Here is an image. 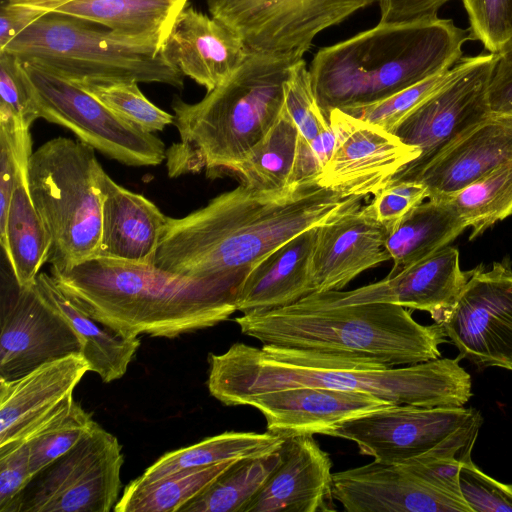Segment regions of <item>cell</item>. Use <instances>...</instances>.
<instances>
[{
    "label": "cell",
    "instance_id": "6da1fadb",
    "mask_svg": "<svg viewBox=\"0 0 512 512\" xmlns=\"http://www.w3.org/2000/svg\"><path fill=\"white\" fill-rule=\"evenodd\" d=\"M359 200L318 183L279 191L242 183L184 217H168L154 266L196 279L250 271L290 239Z\"/></svg>",
    "mask_w": 512,
    "mask_h": 512
},
{
    "label": "cell",
    "instance_id": "7a4b0ae2",
    "mask_svg": "<svg viewBox=\"0 0 512 512\" xmlns=\"http://www.w3.org/2000/svg\"><path fill=\"white\" fill-rule=\"evenodd\" d=\"M207 386L227 406L250 395L315 387L370 394L393 405L461 407L472 396L470 374L459 358L405 367L316 350L244 343L210 354Z\"/></svg>",
    "mask_w": 512,
    "mask_h": 512
},
{
    "label": "cell",
    "instance_id": "3957f363",
    "mask_svg": "<svg viewBox=\"0 0 512 512\" xmlns=\"http://www.w3.org/2000/svg\"><path fill=\"white\" fill-rule=\"evenodd\" d=\"M50 272L83 311L128 338H175L227 320L249 273L196 279L102 257Z\"/></svg>",
    "mask_w": 512,
    "mask_h": 512
},
{
    "label": "cell",
    "instance_id": "277c9868",
    "mask_svg": "<svg viewBox=\"0 0 512 512\" xmlns=\"http://www.w3.org/2000/svg\"><path fill=\"white\" fill-rule=\"evenodd\" d=\"M467 40L468 29L452 19L379 22L317 51L309 68L317 103L328 118L334 109L382 101L453 67L463 57Z\"/></svg>",
    "mask_w": 512,
    "mask_h": 512
},
{
    "label": "cell",
    "instance_id": "5b68a950",
    "mask_svg": "<svg viewBox=\"0 0 512 512\" xmlns=\"http://www.w3.org/2000/svg\"><path fill=\"white\" fill-rule=\"evenodd\" d=\"M298 54L248 51L242 63L197 103L174 97L180 140L166 149L171 178L206 171L209 178L235 167L276 123Z\"/></svg>",
    "mask_w": 512,
    "mask_h": 512
},
{
    "label": "cell",
    "instance_id": "8992f818",
    "mask_svg": "<svg viewBox=\"0 0 512 512\" xmlns=\"http://www.w3.org/2000/svg\"><path fill=\"white\" fill-rule=\"evenodd\" d=\"M241 332L262 343L368 359L387 367L441 357L443 327L422 325L392 303L312 308L294 303L235 318Z\"/></svg>",
    "mask_w": 512,
    "mask_h": 512
},
{
    "label": "cell",
    "instance_id": "52a82bcc",
    "mask_svg": "<svg viewBox=\"0 0 512 512\" xmlns=\"http://www.w3.org/2000/svg\"><path fill=\"white\" fill-rule=\"evenodd\" d=\"M2 51L75 82L133 80L184 86V76L162 57L159 46L55 12H46Z\"/></svg>",
    "mask_w": 512,
    "mask_h": 512
},
{
    "label": "cell",
    "instance_id": "ba28073f",
    "mask_svg": "<svg viewBox=\"0 0 512 512\" xmlns=\"http://www.w3.org/2000/svg\"><path fill=\"white\" fill-rule=\"evenodd\" d=\"M103 171L95 149L79 139L53 138L30 155L28 188L52 238L51 269H70L97 256Z\"/></svg>",
    "mask_w": 512,
    "mask_h": 512
},
{
    "label": "cell",
    "instance_id": "9c48e42d",
    "mask_svg": "<svg viewBox=\"0 0 512 512\" xmlns=\"http://www.w3.org/2000/svg\"><path fill=\"white\" fill-rule=\"evenodd\" d=\"M475 408L390 405L348 420L330 436L354 442L362 455L402 463L425 455L466 461L482 424Z\"/></svg>",
    "mask_w": 512,
    "mask_h": 512
},
{
    "label": "cell",
    "instance_id": "30bf717a",
    "mask_svg": "<svg viewBox=\"0 0 512 512\" xmlns=\"http://www.w3.org/2000/svg\"><path fill=\"white\" fill-rule=\"evenodd\" d=\"M464 461L425 455L379 460L333 473V495L348 512H473L459 488Z\"/></svg>",
    "mask_w": 512,
    "mask_h": 512
},
{
    "label": "cell",
    "instance_id": "8fae6325",
    "mask_svg": "<svg viewBox=\"0 0 512 512\" xmlns=\"http://www.w3.org/2000/svg\"><path fill=\"white\" fill-rule=\"evenodd\" d=\"M122 447L97 422L37 473L7 512H109L119 500Z\"/></svg>",
    "mask_w": 512,
    "mask_h": 512
},
{
    "label": "cell",
    "instance_id": "7c38bea8",
    "mask_svg": "<svg viewBox=\"0 0 512 512\" xmlns=\"http://www.w3.org/2000/svg\"><path fill=\"white\" fill-rule=\"evenodd\" d=\"M23 63L41 118L69 129L80 141L128 166H157L166 159L167 148L154 133L123 119L76 82L39 64Z\"/></svg>",
    "mask_w": 512,
    "mask_h": 512
},
{
    "label": "cell",
    "instance_id": "4fadbf2b",
    "mask_svg": "<svg viewBox=\"0 0 512 512\" xmlns=\"http://www.w3.org/2000/svg\"><path fill=\"white\" fill-rule=\"evenodd\" d=\"M493 61L491 52L463 56L452 77L393 128L391 133L418 149L420 155L401 168L388 185L411 181L442 149L491 115L488 82Z\"/></svg>",
    "mask_w": 512,
    "mask_h": 512
},
{
    "label": "cell",
    "instance_id": "5bb4252c",
    "mask_svg": "<svg viewBox=\"0 0 512 512\" xmlns=\"http://www.w3.org/2000/svg\"><path fill=\"white\" fill-rule=\"evenodd\" d=\"M378 0H206L248 51L303 56L323 30Z\"/></svg>",
    "mask_w": 512,
    "mask_h": 512
},
{
    "label": "cell",
    "instance_id": "9a60e30c",
    "mask_svg": "<svg viewBox=\"0 0 512 512\" xmlns=\"http://www.w3.org/2000/svg\"><path fill=\"white\" fill-rule=\"evenodd\" d=\"M465 358L478 367L512 371V266L473 269L454 305L436 321Z\"/></svg>",
    "mask_w": 512,
    "mask_h": 512
},
{
    "label": "cell",
    "instance_id": "2e32d148",
    "mask_svg": "<svg viewBox=\"0 0 512 512\" xmlns=\"http://www.w3.org/2000/svg\"><path fill=\"white\" fill-rule=\"evenodd\" d=\"M11 270V269H10ZM82 341L67 319L39 292L2 274L0 380H13L40 365L81 354Z\"/></svg>",
    "mask_w": 512,
    "mask_h": 512
},
{
    "label": "cell",
    "instance_id": "e0dca14e",
    "mask_svg": "<svg viewBox=\"0 0 512 512\" xmlns=\"http://www.w3.org/2000/svg\"><path fill=\"white\" fill-rule=\"evenodd\" d=\"M335 147L318 184L346 196L376 195L420 151L393 133L334 109L328 115Z\"/></svg>",
    "mask_w": 512,
    "mask_h": 512
},
{
    "label": "cell",
    "instance_id": "ac0fdd59",
    "mask_svg": "<svg viewBox=\"0 0 512 512\" xmlns=\"http://www.w3.org/2000/svg\"><path fill=\"white\" fill-rule=\"evenodd\" d=\"M472 273L461 269L458 249L448 245L380 281L349 291L312 293L296 303L312 308L392 303L429 312L436 322L454 305Z\"/></svg>",
    "mask_w": 512,
    "mask_h": 512
},
{
    "label": "cell",
    "instance_id": "d6986e66",
    "mask_svg": "<svg viewBox=\"0 0 512 512\" xmlns=\"http://www.w3.org/2000/svg\"><path fill=\"white\" fill-rule=\"evenodd\" d=\"M355 202L317 226L311 259L314 293L341 290L362 272L391 260L388 230L370 204Z\"/></svg>",
    "mask_w": 512,
    "mask_h": 512
},
{
    "label": "cell",
    "instance_id": "ffe728a7",
    "mask_svg": "<svg viewBox=\"0 0 512 512\" xmlns=\"http://www.w3.org/2000/svg\"><path fill=\"white\" fill-rule=\"evenodd\" d=\"M281 461L244 512H334L332 461L313 435L285 437Z\"/></svg>",
    "mask_w": 512,
    "mask_h": 512
},
{
    "label": "cell",
    "instance_id": "44dd1931",
    "mask_svg": "<svg viewBox=\"0 0 512 512\" xmlns=\"http://www.w3.org/2000/svg\"><path fill=\"white\" fill-rule=\"evenodd\" d=\"M239 405L261 412L267 431L290 437L328 435L342 423L391 404L366 393L301 387L247 396Z\"/></svg>",
    "mask_w": 512,
    "mask_h": 512
},
{
    "label": "cell",
    "instance_id": "7402d4cb",
    "mask_svg": "<svg viewBox=\"0 0 512 512\" xmlns=\"http://www.w3.org/2000/svg\"><path fill=\"white\" fill-rule=\"evenodd\" d=\"M88 371L82 354H71L17 379L0 380V447L25 442L73 395Z\"/></svg>",
    "mask_w": 512,
    "mask_h": 512
},
{
    "label": "cell",
    "instance_id": "603a6c76",
    "mask_svg": "<svg viewBox=\"0 0 512 512\" xmlns=\"http://www.w3.org/2000/svg\"><path fill=\"white\" fill-rule=\"evenodd\" d=\"M247 53L231 28L188 5L176 15L160 46L169 64L207 92L224 82Z\"/></svg>",
    "mask_w": 512,
    "mask_h": 512
},
{
    "label": "cell",
    "instance_id": "cb8c5ba5",
    "mask_svg": "<svg viewBox=\"0 0 512 512\" xmlns=\"http://www.w3.org/2000/svg\"><path fill=\"white\" fill-rule=\"evenodd\" d=\"M512 159V117L491 114L429 160L411 181L422 183L428 199H447Z\"/></svg>",
    "mask_w": 512,
    "mask_h": 512
},
{
    "label": "cell",
    "instance_id": "d4e9b609",
    "mask_svg": "<svg viewBox=\"0 0 512 512\" xmlns=\"http://www.w3.org/2000/svg\"><path fill=\"white\" fill-rule=\"evenodd\" d=\"M102 233L96 257L154 265L168 217L149 199L101 175Z\"/></svg>",
    "mask_w": 512,
    "mask_h": 512
},
{
    "label": "cell",
    "instance_id": "484cf974",
    "mask_svg": "<svg viewBox=\"0 0 512 512\" xmlns=\"http://www.w3.org/2000/svg\"><path fill=\"white\" fill-rule=\"evenodd\" d=\"M317 227L290 239L245 277L237 299V311L247 314L292 305L314 293L311 259Z\"/></svg>",
    "mask_w": 512,
    "mask_h": 512
},
{
    "label": "cell",
    "instance_id": "4316f807",
    "mask_svg": "<svg viewBox=\"0 0 512 512\" xmlns=\"http://www.w3.org/2000/svg\"><path fill=\"white\" fill-rule=\"evenodd\" d=\"M103 25L115 34L161 46L189 0H10Z\"/></svg>",
    "mask_w": 512,
    "mask_h": 512
},
{
    "label": "cell",
    "instance_id": "83f0119b",
    "mask_svg": "<svg viewBox=\"0 0 512 512\" xmlns=\"http://www.w3.org/2000/svg\"><path fill=\"white\" fill-rule=\"evenodd\" d=\"M35 284L81 339V354L89 370L97 373L104 383L122 378L140 346V339L124 337L93 319L60 289L51 274L40 272Z\"/></svg>",
    "mask_w": 512,
    "mask_h": 512
},
{
    "label": "cell",
    "instance_id": "f1b7e54d",
    "mask_svg": "<svg viewBox=\"0 0 512 512\" xmlns=\"http://www.w3.org/2000/svg\"><path fill=\"white\" fill-rule=\"evenodd\" d=\"M27 168L28 161L20 166L6 219L0 226V244L20 287L35 283L52 248L51 235L29 192Z\"/></svg>",
    "mask_w": 512,
    "mask_h": 512
},
{
    "label": "cell",
    "instance_id": "f546056e",
    "mask_svg": "<svg viewBox=\"0 0 512 512\" xmlns=\"http://www.w3.org/2000/svg\"><path fill=\"white\" fill-rule=\"evenodd\" d=\"M467 224L448 199H428L413 207L388 232L386 248L394 275L448 246Z\"/></svg>",
    "mask_w": 512,
    "mask_h": 512
},
{
    "label": "cell",
    "instance_id": "4dcf8cb0",
    "mask_svg": "<svg viewBox=\"0 0 512 512\" xmlns=\"http://www.w3.org/2000/svg\"><path fill=\"white\" fill-rule=\"evenodd\" d=\"M284 437L271 433L227 431L162 455L140 476L153 480L184 469L263 456L280 448Z\"/></svg>",
    "mask_w": 512,
    "mask_h": 512
},
{
    "label": "cell",
    "instance_id": "1f68e13d",
    "mask_svg": "<svg viewBox=\"0 0 512 512\" xmlns=\"http://www.w3.org/2000/svg\"><path fill=\"white\" fill-rule=\"evenodd\" d=\"M236 461V460H235ZM234 461L184 469L158 479L131 481L114 507L116 512H180Z\"/></svg>",
    "mask_w": 512,
    "mask_h": 512
},
{
    "label": "cell",
    "instance_id": "d6a6232c",
    "mask_svg": "<svg viewBox=\"0 0 512 512\" xmlns=\"http://www.w3.org/2000/svg\"><path fill=\"white\" fill-rule=\"evenodd\" d=\"M299 135L297 125L284 106L276 123L239 162L233 174L252 189L283 190L289 186Z\"/></svg>",
    "mask_w": 512,
    "mask_h": 512
},
{
    "label": "cell",
    "instance_id": "836d02e7",
    "mask_svg": "<svg viewBox=\"0 0 512 512\" xmlns=\"http://www.w3.org/2000/svg\"><path fill=\"white\" fill-rule=\"evenodd\" d=\"M280 461V448L263 456L234 461L180 512H244Z\"/></svg>",
    "mask_w": 512,
    "mask_h": 512
},
{
    "label": "cell",
    "instance_id": "e575fe53",
    "mask_svg": "<svg viewBox=\"0 0 512 512\" xmlns=\"http://www.w3.org/2000/svg\"><path fill=\"white\" fill-rule=\"evenodd\" d=\"M471 228L469 240L512 214V159L447 198Z\"/></svg>",
    "mask_w": 512,
    "mask_h": 512
},
{
    "label": "cell",
    "instance_id": "d590c367",
    "mask_svg": "<svg viewBox=\"0 0 512 512\" xmlns=\"http://www.w3.org/2000/svg\"><path fill=\"white\" fill-rule=\"evenodd\" d=\"M91 414L70 396L25 440L33 476L71 450L95 425Z\"/></svg>",
    "mask_w": 512,
    "mask_h": 512
},
{
    "label": "cell",
    "instance_id": "8d00e7d4",
    "mask_svg": "<svg viewBox=\"0 0 512 512\" xmlns=\"http://www.w3.org/2000/svg\"><path fill=\"white\" fill-rule=\"evenodd\" d=\"M75 82V81H74ZM123 119L146 132L162 131L174 123V115L153 104L133 80L76 82Z\"/></svg>",
    "mask_w": 512,
    "mask_h": 512
},
{
    "label": "cell",
    "instance_id": "74e56055",
    "mask_svg": "<svg viewBox=\"0 0 512 512\" xmlns=\"http://www.w3.org/2000/svg\"><path fill=\"white\" fill-rule=\"evenodd\" d=\"M40 117L35 88L16 56L0 52V124L29 129Z\"/></svg>",
    "mask_w": 512,
    "mask_h": 512
},
{
    "label": "cell",
    "instance_id": "f35d334b",
    "mask_svg": "<svg viewBox=\"0 0 512 512\" xmlns=\"http://www.w3.org/2000/svg\"><path fill=\"white\" fill-rule=\"evenodd\" d=\"M455 69L456 64L382 101L345 112L391 132L408 113L444 85L452 77Z\"/></svg>",
    "mask_w": 512,
    "mask_h": 512
},
{
    "label": "cell",
    "instance_id": "ab89813d",
    "mask_svg": "<svg viewBox=\"0 0 512 512\" xmlns=\"http://www.w3.org/2000/svg\"><path fill=\"white\" fill-rule=\"evenodd\" d=\"M284 106L300 135L308 142L330 127L317 103L309 69L303 58L296 63L287 83Z\"/></svg>",
    "mask_w": 512,
    "mask_h": 512
},
{
    "label": "cell",
    "instance_id": "60d3db41",
    "mask_svg": "<svg viewBox=\"0 0 512 512\" xmlns=\"http://www.w3.org/2000/svg\"><path fill=\"white\" fill-rule=\"evenodd\" d=\"M468 15L470 40L496 52L512 36V0H462Z\"/></svg>",
    "mask_w": 512,
    "mask_h": 512
},
{
    "label": "cell",
    "instance_id": "b9f144b4",
    "mask_svg": "<svg viewBox=\"0 0 512 512\" xmlns=\"http://www.w3.org/2000/svg\"><path fill=\"white\" fill-rule=\"evenodd\" d=\"M460 492L473 512H512V484L499 482L469 459L459 469Z\"/></svg>",
    "mask_w": 512,
    "mask_h": 512
},
{
    "label": "cell",
    "instance_id": "7bdbcfd3",
    "mask_svg": "<svg viewBox=\"0 0 512 512\" xmlns=\"http://www.w3.org/2000/svg\"><path fill=\"white\" fill-rule=\"evenodd\" d=\"M428 197L426 187L418 181H403L384 187L370 203L377 220L388 232L416 205Z\"/></svg>",
    "mask_w": 512,
    "mask_h": 512
},
{
    "label": "cell",
    "instance_id": "ee69618b",
    "mask_svg": "<svg viewBox=\"0 0 512 512\" xmlns=\"http://www.w3.org/2000/svg\"><path fill=\"white\" fill-rule=\"evenodd\" d=\"M32 478L26 442L0 447V512H7Z\"/></svg>",
    "mask_w": 512,
    "mask_h": 512
},
{
    "label": "cell",
    "instance_id": "f6af8a7d",
    "mask_svg": "<svg viewBox=\"0 0 512 512\" xmlns=\"http://www.w3.org/2000/svg\"><path fill=\"white\" fill-rule=\"evenodd\" d=\"M488 102L491 114L512 117V36L494 52Z\"/></svg>",
    "mask_w": 512,
    "mask_h": 512
},
{
    "label": "cell",
    "instance_id": "bcb514c9",
    "mask_svg": "<svg viewBox=\"0 0 512 512\" xmlns=\"http://www.w3.org/2000/svg\"><path fill=\"white\" fill-rule=\"evenodd\" d=\"M451 0H378L380 21L401 23L438 17L442 6Z\"/></svg>",
    "mask_w": 512,
    "mask_h": 512
},
{
    "label": "cell",
    "instance_id": "7dc6e473",
    "mask_svg": "<svg viewBox=\"0 0 512 512\" xmlns=\"http://www.w3.org/2000/svg\"><path fill=\"white\" fill-rule=\"evenodd\" d=\"M45 13L10 0L3 2L0 9V51Z\"/></svg>",
    "mask_w": 512,
    "mask_h": 512
},
{
    "label": "cell",
    "instance_id": "c3c4849f",
    "mask_svg": "<svg viewBox=\"0 0 512 512\" xmlns=\"http://www.w3.org/2000/svg\"><path fill=\"white\" fill-rule=\"evenodd\" d=\"M323 168L311 144L299 135L288 185L318 183Z\"/></svg>",
    "mask_w": 512,
    "mask_h": 512
},
{
    "label": "cell",
    "instance_id": "681fc988",
    "mask_svg": "<svg viewBox=\"0 0 512 512\" xmlns=\"http://www.w3.org/2000/svg\"><path fill=\"white\" fill-rule=\"evenodd\" d=\"M325 167L335 147V135L331 126L309 142ZM324 169V168H323Z\"/></svg>",
    "mask_w": 512,
    "mask_h": 512
}]
</instances>
